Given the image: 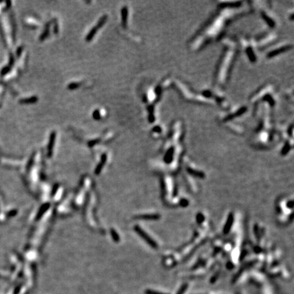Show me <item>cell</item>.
I'll use <instances>...</instances> for the list:
<instances>
[{"label": "cell", "instance_id": "obj_1", "mask_svg": "<svg viewBox=\"0 0 294 294\" xmlns=\"http://www.w3.org/2000/svg\"><path fill=\"white\" fill-rule=\"evenodd\" d=\"M252 12L250 7L240 1L217 2L216 10L205 23L197 31L188 42L193 52L202 50L209 44L223 38L224 33L230 24Z\"/></svg>", "mask_w": 294, "mask_h": 294}, {"label": "cell", "instance_id": "obj_2", "mask_svg": "<svg viewBox=\"0 0 294 294\" xmlns=\"http://www.w3.org/2000/svg\"><path fill=\"white\" fill-rule=\"evenodd\" d=\"M223 49L214 74V89L220 91L226 89L231 71L239 53L240 47L236 39L223 38Z\"/></svg>", "mask_w": 294, "mask_h": 294}, {"label": "cell", "instance_id": "obj_3", "mask_svg": "<svg viewBox=\"0 0 294 294\" xmlns=\"http://www.w3.org/2000/svg\"><path fill=\"white\" fill-rule=\"evenodd\" d=\"M172 86L176 90L181 98L184 99L185 101L199 103V104H205L213 106L214 103L210 101L209 99L204 98L200 93H197L190 88L189 86L184 83L182 81L178 80V79H172Z\"/></svg>", "mask_w": 294, "mask_h": 294}, {"label": "cell", "instance_id": "obj_4", "mask_svg": "<svg viewBox=\"0 0 294 294\" xmlns=\"http://www.w3.org/2000/svg\"><path fill=\"white\" fill-rule=\"evenodd\" d=\"M249 102L254 106L259 103H265L273 108L276 103L275 86L270 83L263 85L251 95Z\"/></svg>", "mask_w": 294, "mask_h": 294}, {"label": "cell", "instance_id": "obj_5", "mask_svg": "<svg viewBox=\"0 0 294 294\" xmlns=\"http://www.w3.org/2000/svg\"><path fill=\"white\" fill-rule=\"evenodd\" d=\"M252 3L250 7L253 11L254 10H257L259 15L263 20L270 27L274 28L278 25V19L274 13L272 11L270 5H268L267 2H251Z\"/></svg>", "mask_w": 294, "mask_h": 294}, {"label": "cell", "instance_id": "obj_6", "mask_svg": "<svg viewBox=\"0 0 294 294\" xmlns=\"http://www.w3.org/2000/svg\"><path fill=\"white\" fill-rule=\"evenodd\" d=\"M237 40V39H236ZM240 49L243 50L244 53L251 63H255L257 60V52L258 48L255 42L254 37H241L237 40Z\"/></svg>", "mask_w": 294, "mask_h": 294}, {"label": "cell", "instance_id": "obj_7", "mask_svg": "<svg viewBox=\"0 0 294 294\" xmlns=\"http://www.w3.org/2000/svg\"><path fill=\"white\" fill-rule=\"evenodd\" d=\"M248 110L247 106L240 105L234 107V108H229L227 110L226 112L221 115L219 118V121L221 124L228 123L233 122L234 119L239 118L242 115L247 112Z\"/></svg>", "mask_w": 294, "mask_h": 294}, {"label": "cell", "instance_id": "obj_8", "mask_svg": "<svg viewBox=\"0 0 294 294\" xmlns=\"http://www.w3.org/2000/svg\"><path fill=\"white\" fill-rule=\"evenodd\" d=\"M293 48V45L289 42H280L279 44H274L270 46V49L266 50L265 57L272 59L278 56L279 55L284 53L285 52L291 50Z\"/></svg>", "mask_w": 294, "mask_h": 294}, {"label": "cell", "instance_id": "obj_9", "mask_svg": "<svg viewBox=\"0 0 294 294\" xmlns=\"http://www.w3.org/2000/svg\"><path fill=\"white\" fill-rule=\"evenodd\" d=\"M134 230L138 234V235H139V236L142 238H143L145 242H147V243L148 244H149L152 248H157L158 247V245H157L156 242H155V240H153V239H152V238L149 236H148V235L146 232H145V231L143 229H142V228H140L139 226H135Z\"/></svg>", "mask_w": 294, "mask_h": 294}, {"label": "cell", "instance_id": "obj_10", "mask_svg": "<svg viewBox=\"0 0 294 294\" xmlns=\"http://www.w3.org/2000/svg\"><path fill=\"white\" fill-rule=\"evenodd\" d=\"M234 220V217L233 213H230L228 214L226 223V224H225V226L223 227V233L225 234H227L230 231L231 228L233 226Z\"/></svg>", "mask_w": 294, "mask_h": 294}, {"label": "cell", "instance_id": "obj_11", "mask_svg": "<svg viewBox=\"0 0 294 294\" xmlns=\"http://www.w3.org/2000/svg\"><path fill=\"white\" fill-rule=\"evenodd\" d=\"M174 152H175V148L174 147H170L168 148L164 157V160L165 161V163H166L168 164L171 163V162L173 161V159H174Z\"/></svg>", "mask_w": 294, "mask_h": 294}, {"label": "cell", "instance_id": "obj_12", "mask_svg": "<svg viewBox=\"0 0 294 294\" xmlns=\"http://www.w3.org/2000/svg\"><path fill=\"white\" fill-rule=\"evenodd\" d=\"M55 139H56V132L55 131H53L50 135V138H49V143H48V156L50 157L52 154H53V147L55 143Z\"/></svg>", "mask_w": 294, "mask_h": 294}, {"label": "cell", "instance_id": "obj_13", "mask_svg": "<svg viewBox=\"0 0 294 294\" xmlns=\"http://www.w3.org/2000/svg\"><path fill=\"white\" fill-rule=\"evenodd\" d=\"M137 219H144V220H158L160 218V215L158 214H143L136 217Z\"/></svg>", "mask_w": 294, "mask_h": 294}, {"label": "cell", "instance_id": "obj_14", "mask_svg": "<svg viewBox=\"0 0 294 294\" xmlns=\"http://www.w3.org/2000/svg\"><path fill=\"white\" fill-rule=\"evenodd\" d=\"M186 170H187L188 173L190 175H191L193 176H195V177L200 178H203L205 177L204 173L201 172V171L195 170V169H193L190 168H187V169H186Z\"/></svg>", "mask_w": 294, "mask_h": 294}, {"label": "cell", "instance_id": "obj_15", "mask_svg": "<svg viewBox=\"0 0 294 294\" xmlns=\"http://www.w3.org/2000/svg\"><path fill=\"white\" fill-rule=\"evenodd\" d=\"M121 16H122V25L124 28L127 27V19H128V8L127 6H124L121 9Z\"/></svg>", "mask_w": 294, "mask_h": 294}, {"label": "cell", "instance_id": "obj_16", "mask_svg": "<svg viewBox=\"0 0 294 294\" xmlns=\"http://www.w3.org/2000/svg\"><path fill=\"white\" fill-rule=\"evenodd\" d=\"M98 30H99L98 27L96 25L93 27V28L89 31V33L85 37V40L86 41V42H90V41H91L93 39L94 36L96 35V33L97 32H98Z\"/></svg>", "mask_w": 294, "mask_h": 294}, {"label": "cell", "instance_id": "obj_17", "mask_svg": "<svg viewBox=\"0 0 294 294\" xmlns=\"http://www.w3.org/2000/svg\"><path fill=\"white\" fill-rule=\"evenodd\" d=\"M50 26V23H48L46 25V27H45L44 30L43 31L42 33L41 34L40 36V41H44L48 36V35H49Z\"/></svg>", "mask_w": 294, "mask_h": 294}, {"label": "cell", "instance_id": "obj_18", "mask_svg": "<svg viewBox=\"0 0 294 294\" xmlns=\"http://www.w3.org/2000/svg\"><path fill=\"white\" fill-rule=\"evenodd\" d=\"M106 158H107V156H106V154L102 155L101 161H100L99 164H98V166H97V168H96V170H95V174H98L100 172V171L102 170V169L103 166V165H104V164H105V163H106Z\"/></svg>", "mask_w": 294, "mask_h": 294}, {"label": "cell", "instance_id": "obj_19", "mask_svg": "<svg viewBox=\"0 0 294 294\" xmlns=\"http://www.w3.org/2000/svg\"><path fill=\"white\" fill-rule=\"evenodd\" d=\"M107 19H108V16L107 15H103L101 18L99 19V20H98V23L96 24V26L98 27V29H99L100 28H101L102 27H103V25H105V23H106L107 21Z\"/></svg>", "mask_w": 294, "mask_h": 294}, {"label": "cell", "instance_id": "obj_20", "mask_svg": "<svg viewBox=\"0 0 294 294\" xmlns=\"http://www.w3.org/2000/svg\"><path fill=\"white\" fill-rule=\"evenodd\" d=\"M38 101V98H37L36 96H33L29 98H26L20 100V102H22L23 103H34Z\"/></svg>", "mask_w": 294, "mask_h": 294}, {"label": "cell", "instance_id": "obj_21", "mask_svg": "<svg viewBox=\"0 0 294 294\" xmlns=\"http://www.w3.org/2000/svg\"><path fill=\"white\" fill-rule=\"evenodd\" d=\"M49 206H50V204H44V205H43L42 207H41L40 210H39V212H38V214H37V219H40V217L42 216V214H43L45 212H46V211L48 210V208H49Z\"/></svg>", "mask_w": 294, "mask_h": 294}, {"label": "cell", "instance_id": "obj_22", "mask_svg": "<svg viewBox=\"0 0 294 294\" xmlns=\"http://www.w3.org/2000/svg\"><path fill=\"white\" fill-rule=\"evenodd\" d=\"M291 145H290L288 141H286L284 147L282 148L281 150V155H285L289 153V151L291 149Z\"/></svg>", "mask_w": 294, "mask_h": 294}, {"label": "cell", "instance_id": "obj_23", "mask_svg": "<svg viewBox=\"0 0 294 294\" xmlns=\"http://www.w3.org/2000/svg\"><path fill=\"white\" fill-rule=\"evenodd\" d=\"M81 83L79 82H71L68 85V89L69 90H74L80 87Z\"/></svg>", "mask_w": 294, "mask_h": 294}, {"label": "cell", "instance_id": "obj_24", "mask_svg": "<svg viewBox=\"0 0 294 294\" xmlns=\"http://www.w3.org/2000/svg\"><path fill=\"white\" fill-rule=\"evenodd\" d=\"M92 116H93V118L96 121L99 120L100 119H101V115H100V112L98 110H94V111H93V112Z\"/></svg>", "mask_w": 294, "mask_h": 294}, {"label": "cell", "instance_id": "obj_25", "mask_svg": "<svg viewBox=\"0 0 294 294\" xmlns=\"http://www.w3.org/2000/svg\"><path fill=\"white\" fill-rule=\"evenodd\" d=\"M196 220H197V222H198V223H202L204 221V215L202 214L201 213H198V214H197V217H196Z\"/></svg>", "mask_w": 294, "mask_h": 294}, {"label": "cell", "instance_id": "obj_26", "mask_svg": "<svg viewBox=\"0 0 294 294\" xmlns=\"http://www.w3.org/2000/svg\"><path fill=\"white\" fill-rule=\"evenodd\" d=\"M111 234H112V236L113 238V239L114 240H115V242H119V235L117 234V233L116 232V231L114 230H111Z\"/></svg>", "mask_w": 294, "mask_h": 294}, {"label": "cell", "instance_id": "obj_27", "mask_svg": "<svg viewBox=\"0 0 294 294\" xmlns=\"http://www.w3.org/2000/svg\"><path fill=\"white\" fill-rule=\"evenodd\" d=\"M153 132L157 133V134H161V131H162V129H161V127L160 126L157 125V126H155L153 128Z\"/></svg>", "mask_w": 294, "mask_h": 294}, {"label": "cell", "instance_id": "obj_28", "mask_svg": "<svg viewBox=\"0 0 294 294\" xmlns=\"http://www.w3.org/2000/svg\"><path fill=\"white\" fill-rule=\"evenodd\" d=\"M189 204V202L188 200H186L185 199H182L180 202V205H181L182 207H186Z\"/></svg>", "mask_w": 294, "mask_h": 294}, {"label": "cell", "instance_id": "obj_29", "mask_svg": "<svg viewBox=\"0 0 294 294\" xmlns=\"http://www.w3.org/2000/svg\"><path fill=\"white\" fill-rule=\"evenodd\" d=\"M99 143V140H92L90 142V143H89V145L90 147H92L93 146V145H95L96 143Z\"/></svg>", "mask_w": 294, "mask_h": 294}, {"label": "cell", "instance_id": "obj_30", "mask_svg": "<svg viewBox=\"0 0 294 294\" xmlns=\"http://www.w3.org/2000/svg\"><path fill=\"white\" fill-rule=\"evenodd\" d=\"M55 26H54V32L55 33H57L58 32H59V28H58V25H57V22H55Z\"/></svg>", "mask_w": 294, "mask_h": 294}, {"label": "cell", "instance_id": "obj_31", "mask_svg": "<svg viewBox=\"0 0 294 294\" xmlns=\"http://www.w3.org/2000/svg\"><path fill=\"white\" fill-rule=\"evenodd\" d=\"M287 208H293V201H290L289 202V203L287 204Z\"/></svg>", "mask_w": 294, "mask_h": 294}, {"label": "cell", "instance_id": "obj_32", "mask_svg": "<svg viewBox=\"0 0 294 294\" xmlns=\"http://www.w3.org/2000/svg\"><path fill=\"white\" fill-rule=\"evenodd\" d=\"M147 293H148V294H165V293L157 292H154V291H148Z\"/></svg>", "mask_w": 294, "mask_h": 294}]
</instances>
